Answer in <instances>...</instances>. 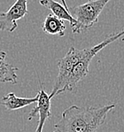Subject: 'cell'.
<instances>
[{"label": "cell", "mask_w": 124, "mask_h": 132, "mask_svg": "<svg viewBox=\"0 0 124 132\" xmlns=\"http://www.w3.org/2000/svg\"><path fill=\"white\" fill-rule=\"evenodd\" d=\"M38 99V94L34 97H17L13 92H10L2 97L1 104L10 111L18 110L25 106L36 104Z\"/></svg>", "instance_id": "obj_6"}, {"label": "cell", "mask_w": 124, "mask_h": 132, "mask_svg": "<svg viewBox=\"0 0 124 132\" xmlns=\"http://www.w3.org/2000/svg\"><path fill=\"white\" fill-rule=\"evenodd\" d=\"M110 0H88L86 3L69 10L76 20L72 28L74 34H80L90 29L98 21V17Z\"/></svg>", "instance_id": "obj_3"}, {"label": "cell", "mask_w": 124, "mask_h": 132, "mask_svg": "<svg viewBox=\"0 0 124 132\" xmlns=\"http://www.w3.org/2000/svg\"><path fill=\"white\" fill-rule=\"evenodd\" d=\"M38 94V99L36 103V105L34 108L30 111L29 114L28 116V120L30 121L36 117V115L38 114L39 120H38L37 127H36L35 132H43V128L47 121L48 118L52 116V112H51V100L52 97L50 95L43 89L42 84H41V90L37 92Z\"/></svg>", "instance_id": "obj_5"}, {"label": "cell", "mask_w": 124, "mask_h": 132, "mask_svg": "<svg viewBox=\"0 0 124 132\" xmlns=\"http://www.w3.org/2000/svg\"><path fill=\"white\" fill-rule=\"evenodd\" d=\"M115 106V104L97 107H80L73 105L63 111L61 118L54 125L55 131L97 132L105 122L107 113Z\"/></svg>", "instance_id": "obj_1"}, {"label": "cell", "mask_w": 124, "mask_h": 132, "mask_svg": "<svg viewBox=\"0 0 124 132\" xmlns=\"http://www.w3.org/2000/svg\"><path fill=\"white\" fill-rule=\"evenodd\" d=\"M60 2H61V4L63 5H64L66 8H68V5H67V2H66V0H60Z\"/></svg>", "instance_id": "obj_10"}, {"label": "cell", "mask_w": 124, "mask_h": 132, "mask_svg": "<svg viewBox=\"0 0 124 132\" xmlns=\"http://www.w3.org/2000/svg\"><path fill=\"white\" fill-rule=\"evenodd\" d=\"M40 5L50 10L53 15L60 18L62 21H67L69 22L70 27L72 28L76 25V20L71 15L69 9L66 8L62 4L56 2L54 0H39Z\"/></svg>", "instance_id": "obj_7"}, {"label": "cell", "mask_w": 124, "mask_h": 132, "mask_svg": "<svg viewBox=\"0 0 124 132\" xmlns=\"http://www.w3.org/2000/svg\"><path fill=\"white\" fill-rule=\"evenodd\" d=\"M66 25L64 21L56 17L52 13L48 14L43 23V31L50 35H57L60 36H65Z\"/></svg>", "instance_id": "obj_9"}, {"label": "cell", "mask_w": 124, "mask_h": 132, "mask_svg": "<svg viewBox=\"0 0 124 132\" xmlns=\"http://www.w3.org/2000/svg\"><path fill=\"white\" fill-rule=\"evenodd\" d=\"M5 59L6 52H0V82L16 84L18 82V68L8 63Z\"/></svg>", "instance_id": "obj_8"}, {"label": "cell", "mask_w": 124, "mask_h": 132, "mask_svg": "<svg viewBox=\"0 0 124 132\" xmlns=\"http://www.w3.org/2000/svg\"><path fill=\"white\" fill-rule=\"evenodd\" d=\"M28 0H16L6 12H0V30L13 32L19 20L28 14Z\"/></svg>", "instance_id": "obj_4"}, {"label": "cell", "mask_w": 124, "mask_h": 132, "mask_svg": "<svg viewBox=\"0 0 124 132\" xmlns=\"http://www.w3.org/2000/svg\"><path fill=\"white\" fill-rule=\"evenodd\" d=\"M53 132H56V131H53Z\"/></svg>", "instance_id": "obj_11"}, {"label": "cell", "mask_w": 124, "mask_h": 132, "mask_svg": "<svg viewBox=\"0 0 124 132\" xmlns=\"http://www.w3.org/2000/svg\"><path fill=\"white\" fill-rule=\"evenodd\" d=\"M123 36H124V28L121 31L117 32V33L111 34V35H109L101 43L92 46L91 47L92 49H91V52L90 53L85 57V58H83L82 60H80L72 68V70H71L70 74L68 75V79L66 81V84H65L64 87V92H67V91L76 92L78 84L88 76L90 62L92 60V59L94 58V56L98 53L100 51H102L105 47H106L107 45H109L112 43L120 39Z\"/></svg>", "instance_id": "obj_2"}]
</instances>
